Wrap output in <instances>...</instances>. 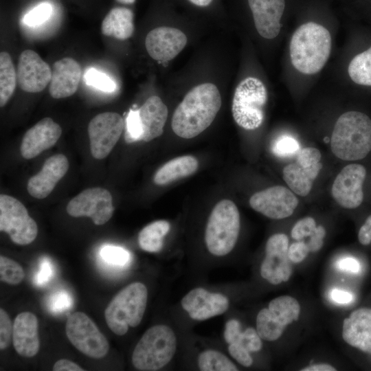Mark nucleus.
<instances>
[{
	"label": "nucleus",
	"mask_w": 371,
	"mask_h": 371,
	"mask_svg": "<svg viewBox=\"0 0 371 371\" xmlns=\"http://www.w3.org/2000/svg\"><path fill=\"white\" fill-rule=\"evenodd\" d=\"M199 368L202 371H237V367L225 355L214 350L201 352L198 358Z\"/></svg>",
	"instance_id": "obj_32"
},
{
	"label": "nucleus",
	"mask_w": 371,
	"mask_h": 371,
	"mask_svg": "<svg viewBox=\"0 0 371 371\" xmlns=\"http://www.w3.org/2000/svg\"><path fill=\"white\" fill-rule=\"evenodd\" d=\"M62 134V128L50 117L38 122L25 133L20 146L23 158L30 159L52 147Z\"/></svg>",
	"instance_id": "obj_20"
},
{
	"label": "nucleus",
	"mask_w": 371,
	"mask_h": 371,
	"mask_svg": "<svg viewBox=\"0 0 371 371\" xmlns=\"http://www.w3.org/2000/svg\"><path fill=\"white\" fill-rule=\"evenodd\" d=\"M100 256L104 263L115 268H124L130 264L131 260L128 250L112 245H104L100 251Z\"/></svg>",
	"instance_id": "obj_33"
},
{
	"label": "nucleus",
	"mask_w": 371,
	"mask_h": 371,
	"mask_svg": "<svg viewBox=\"0 0 371 371\" xmlns=\"http://www.w3.org/2000/svg\"><path fill=\"white\" fill-rule=\"evenodd\" d=\"M342 338L349 346L371 354V308L353 311L343 322Z\"/></svg>",
	"instance_id": "obj_24"
},
{
	"label": "nucleus",
	"mask_w": 371,
	"mask_h": 371,
	"mask_svg": "<svg viewBox=\"0 0 371 371\" xmlns=\"http://www.w3.org/2000/svg\"><path fill=\"white\" fill-rule=\"evenodd\" d=\"M69 169L65 155L56 154L45 160L41 170L32 177L27 186L28 193L38 199L46 198Z\"/></svg>",
	"instance_id": "obj_21"
},
{
	"label": "nucleus",
	"mask_w": 371,
	"mask_h": 371,
	"mask_svg": "<svg viewBox=\"0 0 371 371\" xmlns=\"http://www.w3.org/2000/svg\"><path fill=\"white\" fill-rule=\"evenodd\" d=\"M66 334L72 345L85 355L100 359L108 352L109 344L93 320L82 312L71 314L66 323Z\"/></svg>",
	"instance_id": "obj_10"
},
{
	"label": "nucleus",
	"mask_w": 371,
	"mask_h": 371,
	"mask_svg": "<svg viewBox=\"0 0 371 371\" xmlns=\"http://www.w3.org/2000/svg\"><path fill=\"white\" fill-rule=\"evenodd\" d=\"M289 238L284 234H275L267 240L265 257L260 265V275L273 285L287 282L292 274L288 256Z\"/></svg>",
	"instance_id": "obj_14"
},
{
	"label": "nucleus",
	"mask_w": 371,
	"mask_h": 371,
	"mask_svg": "<svg viewBox=\"0 0 371 371\" xmlns=\"http://www.w3.org/2000/svg\"><path fill=\"white\" fill-rule=\"evenodd\" d=\"M0 231L7 233L13 243L25 245L35 240L38 227L21 201L10 195L1 194Z\"/></svg>",
	"instance_id": "obj_9"
},
{
	"label": "nucleus",
	"mask_w": 371,
	"mask_h": 371,
	"mask_svg": "<svg viewBox=\"0 0 371 371\" xmlns=\"http://www.w3.org/2000/svg\"><path fill=\"white\" fill-rule=\"evenodd\" d=\"M301 306L290 295L273 299L267 308L261 309L256 317V330L262 339L273 341L278 339L286 327L298 319Z\"/></svg>",
	"instance_id": "obj_8"
},
{
	"label": "nucleus",
	"mask_w": 371,
	"mask_h": 371,
	"mask_svg": "<svg viewBox=\"0 0 371 371\" xmlns=\"http://www.w3.org/2000/svg\"><path fill=\"white\" fill-rule=\"evenodd\" d=\"M289 48L292 65L297 71L304 74L317 73L329 58L330 34L315 22L304 23L294 32Z\"/></svg>",
	"instance_id": "obj_2"
},
{
	"label": "nucleus",
	"mask_w": 371,
	"mask_h": 371,
	"mask_svg": "<svg viewBox=\"0 0 371 371\" xmlns=\"http://www.w3.org/2000/svg\"><path fill=\"white\" fill-rule=\"evenodd\" d=\"M54 269L51 261L44 258L41 261L39 270L34 276V284L38 286L45 285L54 276Z\"/></svg>",
	"instance_id": "obj_43"
},
{
	"label": "nucleus",
	"mask_w": 371,
	"mask_h": 371,
	"mask_svg": "<svg viewBox=\"0 0 371 371\" xmlns=\"http://www.w3.org/2000/svg\"><path fill=\"white\" fill-rule=\"evenodd\" d=\"M321 157L317 148H304L296 155V161L284 167L283 178L292 191L302 196L310 192L313 181L322 168Z\"/></svg>",
	"instance_id": "obj_13"
},
{
	"label": "nucleus",
	"mask_w": 371,
	"mask_h": 371,
	"mask_svg": "<svg viewBox=\"0 0 371 371\" xmlns=\"http://www.w3.org/2000/svg\"><path fill=\"white\" fill-rule=\"evenodd\" d=\"M54 371H83L76 363L67 359H60L53 366Z\"/></svg>",
	"instance_id": "obj_51"
},
{
	"label": "nucleus",
	"mask_w": 371,
	"mask_h": 371,
	"mask_svg": "<svg viewBox=\"0 0 371 371\" xmlns=\"http://www.w3.org/2000/svg\"><path fill=\"white\" fill-rule=\"evenodd\" d=\"M256 212L273 219L290 216L298 205V199L285 187L277 186L256 192L249 199Z\"/></svg>",
	"instance_id": "obj_15"
},
{
	"label": "nucleus",
	"mask_w": 371,
	"mask_h": 371,
	"mask_svg": "<svg viewBox=\"0 0 371 371\" xmlns=\"http://www.w3.org/2000/svg\"><path fill=\"white\" fill-rule=\"evenodd\" d=\"M170 223L165 220L154 221L145 226L139 232L138 242L140 247L148 252L159 251L164 245V238L168 233Z\"/></svg>",
	"instance_id": "obj_29"
},
{
	"label": "nucleus",
	"mask_w": 371,
	"mask_h": 371,
	"mask_svg": "<svg viewBox=\"0 0 371 371\" xmlns=\"http://www.w3.org/2000/svg\"><path fill=\"white\" fill-rule=\"evenodd\" d=\"M177 348L173 330L166 325L148 329L135 347L132 362L135 368L144 371L159 370L172 359Z\"/></svg>",
	"instance_id": "obj_6"
},
{
	"label": "nucleus",
	"mask_w": 371,
	"mask_h": 371,
	"mask_svg": "<svg viewBox=\"0 0 371 371\" xmlns=\"http://www.w3.org/2000/svg\"><path fill=\"white\" fill-rule=\"evenodd\" d=\"M309 250L307 244L301 240L292 243L288 249V256L293 263L302 262L308 256Z\"/></svg>",
	"instance_id": "obj_45"
},
{
	"label": "nucleus",
	"mask_w": 371,
	"mask_h": 371,
	"mask_svg": "<svg viewBox=\"0 0 371 371\" xmlns=\"http://www.w3.org/2000/svg\"><path fill=\"white\" fill-rule=\"evenodd\" d=\"M124 127L122 117L115 112L95 115L88 125L90 150L92 156L102 159L113 150Z\"/></svg>",
	"instance_id": "obj_11"
},
{
	"label": "nucleus",
	"mask_w": 371,
	"mask_h": 371,
	"mask_svg": "<svg viewBox=\"0 0 371 371\" xmlns=\"http://www.w3.org/2000/svg\"><path fill=\"white\" fill-rule=\"evenodd\" d=\"M142 127L141 141L150 142L159 137L168 118L166 105L157 95L149 97L137 109Z\"/></svg>",
	"instance_id": "obj_26"
},
{
	"label": "nucleus",
	"mask_w": 371,
	"mask_h": 371,
	"mask_svg": "<svg viewBox=\"0 0 371 371\" xmlns=\"http://www.w3.org/2000/svg\"><path fill=\"white\" fill-rule=\"evenodd\" d=\"M302 371H335L336 368L328 363L313 364L301 369Z\"/></svg>",
	"instance_id": "obj_52"
},
{
	"label": "nucleus",
	"mask_w": 371,
	"mask_h": 371,
	"mask_svg": "<svg viewBox=\"0 0 371 371\" xmlns=\"http://www.w3.org/2000/svg\"><path fill=\"white\" fill-rule=\"evenodd\" d=\"M80 78L81 68L76 60L65 57L56 61L52 65L49 84L50 95L60 99L74 95L78 88Z\"/></svg>",
	"instance_id": "obj_23"
},
{
	"label": "nucleus",
	"mask_w": 371,
	"mask_h": 371,
	"mask_svg": "<svg viewBox=\"0 0 371 371\" xmlns=\"http://www.w3.org/2000/svg\"><path fill=\"white\" fill-rule=\"evenodd\" d=\"M199 166L197 159L192 155L176 157L163 165L155 173V184L163 186L194 173Z\"/></svg>",
	"instance_id": "obj_28"
},
{
	"label": "nucleus",
	"mask_w": 371,
	"mask_h": 371,
	"mask_svg": "<svg viewBox=\"0 0 371 371\" xmlns=\"http://www.w3.org/2000/svg\"><path fill=\"white\" fill-rule=\"evenodd\" d=\"M52 10L51 4L41 3L24 16L23 22L28 26H38L47 21L52 14Z\"/></svg>",
	"instance_id": "obj_38"
},
{
	"label": "nucleus",
	"mask_w": 371,
	"mask_h": 371,
	"mask_svg": "<svg viewBox=\"0 0 371 371\" xmlns=\"http://www.w3.org/2000/svg\"><path fill=\"white\" fill-rule=\"evenodd\" d=\"M348 72L354 82L371 86V47L352 59Z\"/></svg>",
	"instance_id": "obj_31"
},
{
	"label": "nucleus",
	"mask_w": 371,
	"mask_h": 371,
	"mask_svg": "<svg viewBox=\"0 0 371 371\" xmlns=\"http://www.w3.org/2000/svg\"><path fill=\"white\" fill-rule=\"evenodd\" d=\"M17 80L14 64L6 52L0 53V106H4L12 96Z\"/></svg>",
	"instance_id": "obj_30"
},
{
	"label": "nucleus",
	"mask_w": 371,
	"mask_h": 371,
	"mask_svg": "<svg viewBox=\"0 0 371 371\" xmlns=\"http://www.w3.org/2000/svg\"><path fill=\"white\" fill-rule=\"evenodd\" d=\"M317 225L315 219L312 217H305L299 220L293 227L291 235L296 240L310 236L315 229Z\"/></svg>",
	"instance_id": "obj_41"
},
{
	"label": "nucleus",
	"mask_w": 371,
	"mask_h": 371,
	"mask_svg": "<svg viewBox=\"0 0 371 371\" xmlns=\"http://www.w3.org/2000/svg\"><path fill=\"white\" fill-rule=\"evenodd\" d=\"M147 297L146 286L139 282H133L121 290L104 311L109 328L115 334L124 335L129 326H137L146 310Z\"/></svg>",
	"instance_id": "obj_4"
},
{
	"label": "nucleus",
	"mask_w": 371,
	"mask_h": 371,
	"mask_svg": "<svg viewBox=\"0 0 371 371\" xmlns=\"http://www.w3.org/2000/svg\"><path fill=\"white\" fill-rule=\"evenodd\" d=\"M85 81L88 85L104 92H112L116 87L115 82L109 76L94 68L87 70Z\"/></svg>",
	"instance_id": "obj_36"
},
{
	"label": "nucleus",
	"mask_w": 371,
	"mask_h": 371,
	"mask_svg": "<svg viewBox=\"0 0 371 371\" xmlns=\"http://www.w3.org/2000/svg\"><path fill=\"white\" fill-rule=\"evenodd\" d=\"M117 1L124 4H132L135 1V0H117Z\"/></svg>",
	"instance_id": "obj_54"
},
{
	"label": "nucleus",
	"mask_w": 371,
	"mask_h": 371,
	"mask_svg": "<svg viewBox=\"0 0 371 371\" xmlns=\"http://www.w3.org/2000/svg\"><path fill=\"white\" fill-rule=\"evenodd\" d=\"M325 236V228L322 225L317 226L306 243L309 252H317L322 247Z\"/></svg>",
	"instance_id": "obj_46"
},
{
	"label": "nucleus",
	"mask_w": 371,
	"mask_h": 371,
	"mask_svg": "<svg viewBox=\"0 0 371 371\" xmlns=\"http://www.w3.org/2000/svg\"><path fill=\"white\" fill-rule=\"evenodd\" d=\"M192 3L198 5V6H207L209 5L212 0H189Z\"/></svg>",
	"instance_id": "obj_53"
},
{
	"label": "nucleus",
	"mask_w": 371,
	"mask_h": 371,
	"mask_svg": "<svg viewBox=\"0 0 371 371\" xmlns=\"http://www.w3.org/2000/svg\"><path fill=\"white\" fill-rule=\"evenodd\" d=\"M16 74L18 85L23 91L38 93L49 84L52 69L36 52L26 49L19 57Z\"/></svg>",
	"instance_id": "obj_17"
},
{
	"label": "nucleus",
	"mask_w": 371,
	"mask_h": 371,
	"mask_svg": "<svg viewBox=\"0 0 371 371\" xmlns=\"http://www.w3.org/2000/svg\"><path fill=\"white\" fill-rule=\"evenodd\" d=\"M337 267L344 271L357 273L360 271V264L354 258L347 257L339 260Z\"/></svg>",
	"instance_id": "obj_48"
},
{
	"label": "nucleus",
	"mask_w": 371,
	"mask_h": 371,
	"mask_svg": "<svg viewBox=\"0 0 371 371\" xmlns=\"http://www.w3.org/2000/svg\"><path fill=\"white\" fill-rule=\"evenodd\" d=\"M187 43L186 34L170 27H158L146 36L145 46L149 56L157 61H168L175 58Z\"/></svg>",
	"instance_id": "obj_18"
},
{
	"label": "nucleus",
	"mask_w": 371,
	"mask_h": 371,
	"mask_svg": "<svg viewBox=\"0 0 371 371\" xmlns=\"http://www.w3.org/2000/svg\"><path fill=\"white\" fill-rule=\"evenodd\" d=\"M248 3L258 34L267 39L276 38L281 28L284 0H248Z\"/></svg>",
	"instance_id": "obj_22"
},
{
	"label": "nucleus",
	"mask_w": 371,
	"mask_h": 371,
	"mask_svg": "<svg viewBox=\"0 0 371 371\" xmlns=\"http://www.w3.org/2000/svg\"><path fill=\"white\" fill-rule=\"evenodd\" d=\"M183 308L195 320H205L226 312L228 298L218 293H211L198 287L190 291L181 300Z\"/></svg>",
	"instance_id": "obj_19"
},
{
	"label": "nucleus",
	"mask_w": 371,
	"mask_h": 371,
	"mask_svg": "<svg viewBox=\"0 0 371 371\" xmlns=\"http://www.w3.org/2000/svg\"><path fill=\"white\" fill-rule=\"evenodd\" d=\"M12 341L15 350L24 357L35 356L40 348L38 319L30 312L19 313L13 324Z\"/></svg>",
	"instance_id": "obj_25"
},
{
	"label": "nucleus",
	"mask_w": 371,
	"mask_h": 371,
	"mask_svg": "<svg viewBox=\"0 0 371 371\" xmlns=\"http://www.w3.org/2000/svg\"><path fill=\"white\" fill-rule=\"evenodd\" d=\"M228 351L230 355L236 359L238 363L244 367H249L253 363V359L249 352L243 346L233 343L228 346Z\"/></svg>",
	"instance_id": "obj_44"
},
{
	"label": "nucleus",
	"mask_w": 371,
	"mask_h": 371,
	"mask_svg": "<svg viewBox=\"0 0 371 371\" xmlns=\"http://www.w3.org/2000/svg\"><path fill=\"white\" fill-rule=\"evenodd\" d=\"M233 343L243 346L249 352H258L262 347V338L258 335L256 329L251 327L247 328L244 331L241 330L231 344Z\"/></svg>",
	"instance_id": "obj_37"
},
{
	"label": "nucleus",
	"mask_w": 371,
	"mask_h": 371,
	"mask_svg": "<svg viewBox=\"0 0 371 371\" xmlns=\"http://www.w3.org/2000/svg\"><path fill=\"white\" fill-rule=\"evenodd\" d=\"M125 141L127 143L141 141L142 127L137 109H131L126 120Z\"/></svg>",
	"instance_id": "obj_39"
},
{
	"label": "nucleus",
	"mask_w": 371,
	"mask_h": 371,
	"mask_svg": "<svg viewBox=\"0 0 371 371\" xmlns=\"http://www.w3.org/2000/svg\"><path fill=\"white\" fill-rule=\"evenodd\" d=\"M330 295L335 302L341 304H348L353 300V296L350 293L338 289H333L330 291Z\"/></svg>",
	"instance_id": "obj_50"
},
{
	"label": "nucleus",
	"mask_w": 371,
	"mask_h": 371,
	"mask_svg": "<svg viewBox=\"0 0 371 371\" xmlns=\"http://www.w3.org/2000/svg\"><path fill=\"white\" fill-rule=\"evenodd\" d=\"M24 277L23 269L18 262L3 256H0V278L2 282L16 285Z\"/></svg>",
	"instance_id": "obj_34"
},
{
	"label": "nucleus",
	"mask_w": 371,
	"mask_h": 371,
	"mask_svg": "<svg viewBox=\"0 0 371 371\" xmlns=\"http://www.w3.org/2000/svg\"><path fill=\"white\" fill-rule=\"evenodd\" d=\"M67 212L73 217L88 216L95 225H104L114 212L112 196L102 188H87L70 200Z\"/></svg>",
	"instance_id": "obj_12"
},
{
	"label": "nucleus",
	"mask_w": 371,
	"mask_h": 371,
	"mask_svg": "<svg viewBox=\"0 0 371 371\" xmlns=\"http://www.w3.org/2000/svg\"><path fill=\"white\" fill-rule=\"evenodd\" d=\"M240 221L235 203L224 199L214 207L207 223L205 241L208 251L216 256L228 254L234 247Z\"/></svg>",
	"instance_id": "obj_5"
},
{
	"label": "nucleus",
	"mask_w": 371,
	"mask_h": 371,
	"mask_svg": "<svg viewBox=\"0 0 371 371\" xmlns=\"http://www.w3.org/2000/svg\"><path fill=\"white\" fill-rule=\"evenodd\" d=\"M241 331V324L240 322L236 319H232L227 321L225 324L224 330V338L225 341L231 344L236 336Z\"/></svg>",
	"instance_id": "obj_47"
},
{
	"label": "nucleus",
	"mask_w": 371,
	"mask_h": 371,
	"mask_svg": "<svg viewBox=\"0 0 371 371\" xmlns=\"http://www.w3.org/2000/svg\"><path fill=\"white\" fill-rule=\"evenodd\" d=\"M366 170L361 164H351L345 166L335 178L332 194L343 207L354 209L363 200V184Z\"/></svg>",
	"instance_id": "obj_16"
},
{
	"label": "nucleus",
	"mask_w": 371,
	"mask_h": 371,
	"mask_svg": "<svg viewBox=\"0 0 371 371\" xmlns=\"http://www.w3.org/2000/svg\"><path fill=\"white\" fill-rule=\"evenodd\" d=\"M333 153L346 161L363 159L371 150V120L359 111H348L337 120L332 133Z\"/></svg>",
	"instance_id": "obj_3"
},
{
	"label": "nucleus",
	"mask_w": 371,
	"mask_h": 371,
	"mask_svg": "<svg viewBox=\"0 0 371 371\" xmlns=\"http://www.w3.org/2000/svg\"><path fill=\"white\" fill-rule=\"evenodd\" d=\"M72 304V298L67 291H58L52 293L48 301V306L53 313H61L69 309Z\"/></svg>",
	"instance_id": "obj_40"
},
{
	"label": "nucleus",
	"mask_w": 371,
	"mask_h": 371,
	"mask_svg": "<svg viewBox=\"0 0 371 371\" xmlns=\"http://www.w3.org/2000/svg\"><path fill=\"white\" fill-rule=\"evenodd\" d=\"M134 30L133 12L122 7L111 9L104 18L101 25V32L104 35L120 40L129 38Z\"/></svg>",
	"instance_id": "obj_27"
},
{
	"label": "nucleus",
	"mask_w": 371,
	"mask_h": 371,
	"mask_svg": "<svg viewBox=\"0 0 371 371\" xmlns=\"http://www.w3.org/2000/svg\"><path fill=\"white\" fill-rule=\"evenodd\" d=\"M221 103V96L215 85L203 83L193 87L173 113V132L184 139L199 135L212 123Z\"/></svg>",
	"instance_id": "obj_1"
},
{
	"label": "nucleus",
	"mask_w": 371,
	"mask_h": 371,
	"mask_svg": "<svg viewBox=\"0 0 371 371\" xmlns=\"http://www.w3.org/2000/svg\"><path fill=\"white\" fill-rule=\"evenodd\" d=\"M267 96V89L258 78L243 80L236 88L232 100V113L236 124L247 130L260 126Z\"/></svg>",
	"instance_id": "obj_7"
},
{
	"label": "nucleus",
	"mask_w": 371,
	"mask_h": 371,
	"mask_svg": "<svg viewBox=\"0 0 371 371\" xmlns=\"http://www.w3.org/2000/svg\"><path fill=\"white\" fill-rule=\"evenodd\" d=\"M271 150L276 156L286 158L297 155L300 150V146L293 137L283 135L274 141Z\"/></svg>",
	"instance_id": "obj_35"
},
{
	"label": "nucleus",
	"mask_w": 371,
	"mask_h": 371,
	"mask_svg": "<svg viewBox=\"0 0 371 371\" xmlns=\"http://www.w3.org/2000/svg\"><path fill=\"white\" fill-rule=\"evenodd\" d=\"M13 333V325L8 314L3 309H0V349L7 348L11 341Z\"/></svg>",
	"instance_id": "obj_42"
},
{
	"label": "nucleus",
	"mask_w": 371,
	"mask_h": 371,
	"mask_svg": "<svg viewBox=\"0 0 371 371\" xmlns=\"http://www.w3.org/2000/svg\"><path fill=\"white\" fill-rule=\"evenodd\" d=\"M358 240L363 245H368L371 243V215L368 216L359 229Z\"/></svg>",
	"instance_id": "obj_49"
}]
</instances>
